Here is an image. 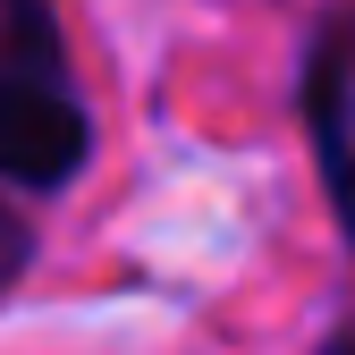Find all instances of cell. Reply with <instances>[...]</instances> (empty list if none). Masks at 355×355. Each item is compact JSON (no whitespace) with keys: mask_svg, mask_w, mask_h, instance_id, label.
<instances>
[{"mask_svg":"<svg viewBox=\"0 0 355 355\" xmlns=\"http://www.w3.org/2000/svg\"><path fill=\"white\" fill-rule=\"evenodd\" d=\"M17 9H34V0H0V26H9V17H17Z\"/></svg>","mask_w":355,"mask_h":355,"instance_id":"obj_3","label":"cell"},{"mask_svg":"<svg viewBox=\"0 0 355 355\" xmlns=\"http://www.w3.org/2000/svg\"><path fill=\"white\" fill-rule=\"evenodd\" d=\"M85 161V110L60 76V51H0V178L26 187H60Z\"/></svg>","mask_w":355,"mask_h":355,"instance_id":"obj_1","label":"cell"},{"mask_svg":"<svg viewBox=\"0 0 355 355\" xmlns=\"http://www.w3.org/2000/svg\"><path fill=\"white\" fill-rule=\"evenodd\" d=\"M17 262H26V229H17V220H9V211H0V279H9V271H17Z\"/></svg>","mask_w":355,"mask_h":355,"instance_id":"obj_2","label":"cell"}]
</instances>
